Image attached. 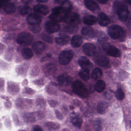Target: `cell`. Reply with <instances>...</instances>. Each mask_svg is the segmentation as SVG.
<instances>
[{"instance_id":"obj_1","label":"cell","mask_w":131,"mask_h":131,"mask_svg":"<svg viewBox=\"0 0 131 131\" xmlns=\"http://www.w3.org/2000/svg\"><path fill=\"white\" fill-rule=\"evenodd\" d=\"M114 10L121 21H125L128 19L129 11L125 4L121 2H115L114 4Z\"/></svg>"},{"instance_id":"obj_2","label":"cell","mask_w":131,"mask_h":131,"mask_svg":"<svg viewBox=\"0 0 131 131\" xmlns=\"http://www.w3.org/2000/svg\"><path fill=\"white\" fill-rule=\"evenodd\" d=\"M72 89L74 93L81 97L85 98L89 95V92L86 86L80 81H74L72 85Z\"/></svg>"},{"instance_id":"obj_3","label":"cell","mask_w":131,"mask_h":131,"mask_svg":"<svg viewBox=\"0 0 131 131\" xmlns=\"http://www.w3.org/2000/svg\"><path fill=\"white\" fill-rule=\"evenodd\" d=\"M108 34L113 39H119L122 37L124 32L123 28L117 25L111 26L108 29Z\"/></svg>"},{"instance_id":"obj_4","label":"cell","mask_w":131,"mask_h":131,"mask_svg":"<svg viewBox=\"0 0 131 131\" xmlns=\"http://www.w3.org/2000/svg\"><path fill=\"white\" fill-rule=\"evenodd\" d=\"M67 13L60 6L57 7L53 9L52 13L49 17L52 20L56 22L62 21H63L64 17Z\"/></svg>"},{"instance_id":"obj_5","label":"cell","mask_w":131,"mask_h":131,"mask_svg":"<svg viewBox=\"0 0 131 131\" xmlns=\"http://www.w3.org/2000/svg\"><path fill=\"white\" fill-rule=\"evenodd\" d=\"M74 56V53L72 50H64L61 52L58 57L59 62L60 64H68L72 59Z\"/></svg>"},{"instance_id":"obj_6","label":"cell","mask_w":131,"mask_h":131,"mask_svg":"<svg viewBox=\"0 0 131 131\" xmlns=\"http://www.w3.org/2000/svg\"><path fill=\"white\" fill-rule=\"evenodd\" d=\"M16 41L19 45L28 46L30 45L32 42L33 36L29 33L21 32L18 35Z\"/></svg>"},{"instance_id":"obj_7","label":"cell","mask_w":131,"mask_h":131,"mask_svg":"<svg viewBox=\"0 0 131 131\" xmlns=\"http://www.w3.org/2000/svg\"><path fill=\"white\" fill-rule=\"evenodd\" d=\"M103 50L106 53L111 56L114 57H119L121 55L120 50L116 47L110 45L108 43H104L102 45Z\"/></svg>"},{"instance_id":"obj_8","label":"cell","mask_w":131,"mask_h":131,"mask_svg":"<svg viewBox=\"0 0 131 131\" xmlns=\"http://www.w3.org/2000/svg\"><path fill=\"white\" fill-rule=\"evenodd\" d=\"M63 21L67 24L77 25L80 23V17L78 14L69 12L66 14Z\"/></svg>"},{"instance_id":"obj_9","label":"cell","mask_w":131,"mask_h":131,"mask_svg":"<svg viewBox=\"0 0 131 131\" xmlns=\"http://www.w3.org/2000/svg\"><path fill=\"white\" fill-rule=\"evenodd\" d=\"M45 28L49 33H53L58 31L60 29V25L54 21H47L45 25Z\"/></svg>"},{"instance_id":"obj_10","label":"cell","mask_w":131,"mask_h":131,"mask_svg":"<svg viewBox=\"0 0 131 131\" xmlns=\"http://www.w3.org/2000/svg\"><path fill=\"white\" fill-rule=\"evenodd\" d=\"M95 62L98 66L101 67L106 66L109 63L108 58L102 54H97L94 57Z\"/></svg>"},{"instance_id":"obj_11","label":"cell","mask_w":131,"mask_h":131,"mask_svg":"<svg viewBox=\"0 0 131 131\" xmlns=\"http://www.w3.org/2000/svg\"><path fill=\"white\" fill-rule=\"evenodd\" d=\"M82 50L85 55L91 56L95 55L96 51V47L92 43H86L83 46Z\"/></svg>"},{"instance_id":"obj_12","label":"cell","mask_w":131,"mask_h":131,"mask_svg":"<svg viewBox=\"0 0 131 131\" xmlns=\"http://www.w3.org/2000/svg\"><path fill=\"white\" fill-rule=\"evenodd\" d=\"M27 21L29 25H39L41 22V17L38 14L31 13L27 16Z\"/></svg>"},{"instance_id":"obj_13","label":"cell","mask_w":131,"mask_h":131,"mask_svg":"<svg viewBox=\"0 0 131 131\" xmlns=\"http://www.w3.org/2000/svg\"><path fill=\"white\" fill-rule=\"evenodd\" d=\"M84 3L85 7L93 12L97 13L99 11V6L93 0H84Z\"/></svg>"},{"instance_id":"obj_14","label":"cell","mask_w":131,"mask_h":131,"mask_svg":"<svg viewBox=\"0 0 131 131\" xmlns=\"http://www.w3.org/2000/svg\"><path fill=\"white\" fill-rule=\"evenodd\" d=\"M46 45L43 42L38 41L35 42L32 46V49L36 54H40L46 49Z\"/></svg>"},{"instance_id":"obj_15","label":"cell","mask_w":131,"mask_h":131,"mask_svg":"<svg viewBox=\"0 0 131 131\" xmlns=\"http://www.w3.org/2000/svg\"><path fill=\"white\" fill-rule=\"evenodd\" d=\"M78 63L79 66L83 69L90 70L93 67V64L92 62L85 57H81L78 60Z\"/></svg>"},{"instance_id":"obj_16","label":"cell","mask_w":131,"mask_h":131,"mask_svg":"<svg viewBox=\"0 0 131 131\" xmlns=\"http://www.w3.org/2000/svg\"><path fill=\"white\" fill-rule=\"evenodd\" d=\"M33 10L37 13L42 15H46L49 13V8L47 6L41 5V4H38L34 6L33 8Z\"/></svg>"},{"instance_id":"obj_17","label":"cell","mask_w":131,"mask_h":131,"mask_svg":"<svg viewBox=\"0 0 131 131\" xmlns=\"http://www.w3.org/2000/svg\"><path fill=\"white\" fill-rule=\"evenodd\" d=\"M72 80V78L67 75H61L57 78V81L60 85H68L71 82Z\"/></svg>"},{"instance_id":"obj_18","label":"cell","mask_w":131,"mask_h":131,"mask_svg":"<svg viewBox=\"0 0 131 131\" xmlns=\"http://www.w3.org/2000/svg\"><path fill=\"white\" fill-rule=\"evenodd\" d=\"M98 21L99 24L102 26H106L110 22L108 17L104 13H100L98 14Z\"/></svg>"},{"instance_id":"obj_19","label":"cell","mask_w":131,"mask_h":131,"mask_svg":"<svg viewBox=\"0 0 131 131\" xmlns=\"http://www.w3.org/2000/svg\"><path fill=\"white\" fill-rule=\"evenodd\" d=\"M81 34L85 38H91L94 36V31L90 27H85L81 30Z\"/></svg>"},{"instance_id":"obj_20","label":"cell","mask_w":131,"mask_h":131,"mask_svg":"<svg viewBox=\"0 0 131 131\" xmlns=\"http://www.w3.org/2000/svg\"><path fill=\"white\" fill-rule=\"evenodd\" d=\"M69 38V35L66 34H62L55 38V41L58 45H63L68 42Z\"/></svg>"},{"instance_id":"obj_21","label":"cell","mask_w":131,"mask_h":131,"mask_svg":"<svg viewBox=\"0 0 131 131\" xmlns=\"http://www.w3.org/2000/svg\"><path fill=\"white\" fill-rule=\"evenodd\" d=\"M82 42V38L79 35H75L73 36L71 39V45L74 48H77L81 46Z\"/></svg>"},{"instance_id":"obj_22","label":"cell","mask_w":131,"mask_h":131,"mask_svg":"<svg viewBox=\"0 0 131 131\" xmlns=\"http://www.w3.org/2000/svg\"><path fill=\"white\" fill-rule=\"evenodd\" d=\"M71 121L74 126L78 127H80L81 126L82 122V119L80 118V117L74 113H73V115L71 116Z\"/></svg>"},{"instance_id":"obj_23","label":"cell","mask_w":131,"mask_h":131,"mask_svg":"<svg viewBox=\"0 0 131 131\" xmlns=\"http://www.w3.org/2000/svg\"><path fill=\"white\" fill-rule=\"evenodd\" d=\"M4 10L6 13L10 14L14 13L15 12L16 7L11 3H7L4 6Z\"/></svg>"},{"instance_id":"obj_24","label":"cell","mask_w":131,"mask_h":131,"mask_svg":"<svg viewBox=\"0 0 131 131\" xmlns=\"http://www.w3.org/2000/svg\"><path fill=\"white\" fill-rule=\"evenodd\" d=\"M83 21L85 25L91 26V25H94L96 23L97 19L94 16L89 15H85L83 17Z\"/></svg>"},{"instance_id":"obj_25","label":"cell","mask_w":131,"mask_h":131,"mask_svg":"<svg viewBox=\"0 0 131 131\" xmlns=\"http://www.w3.org/2000/svg\"><path fill=\"white\" fill-rule=\"evenodd\" d=\"M102 71L99 68H96L94 69L91 74V77L94 80H98L102 76Z\"/></svg>"},{"instance_id":"obj_26","label":"cell","mask_w":131,"mask_h":131,"mask_svg":"<svg viewBox=\"0 0 131 131\" xmlns=\"http://www.w3.org/2000/svg\"><path fill=\"white\" fill-rule=\"evenodd\" d=\"M21 54L24 59H29L32 57L33 55L32 50L29 48H25L21 50Z\"/></svg>"},{"instance_id":"obj_27","label":"cell","mask_w":131,"mask_h":131,"mask_svg":"<svg viewBox=\"0 0 131 131\" xmlns=\"http://www.w3.org/2000/svg\"><path fill=\"white\" fill-rule=\"evenodd\" d=\"M107 106H108V105L106 103L104 102H99L97 105V112L100 114H104L106 111Z\"/></svg>"},{"instance_id":"obj_28","label":"cell","mask_w":131,"mask_h":131,"mask_svg":"<svg viewBox=\"0 0 131 131\" xmlns=\"http://www.w3.org/2000/svg\"><path fill=\"white\" fill-rule=\"evenodd\" d=\"M66 12H70L72 9V5L68 0H64L62 2L60 6Z\"/></svg>"},{"instance_id":"obj_29","label":"cell","mask_w":131,"mask_h":131,"mask_svg":"<svg viewBox=\"0 0 131 131\" xmlns=\"http://www.w3.org/2000/svg\"><path fill=\"white\" fill-rule=\"evenodd\" d=\"M64 30L70 33H73L76 32L78 30V26L76 24H68L64 27Z\"/></svg>"},{"instance_id":"obj_30","label":"cell","mask_w":131,"mask_h":131,"mask_svg":"<svg viewBox=\"0 0 131 131\" xmlns=\"http://www.w3.org/2000/svg\"><path fill=\"white\" fill-rule=\"evenodd\" d=\"M105 83L102 80H98L95 84V89L97 92L100 93L102 92L105 89Z\"/></svg>"},{"instance_id":"obj_31","label":"cell","mask_w":131,"mask_h":131,"mask_svg":"<svg viewBox=\"0 0 131 131\" xmlns=\"http://www.w3.org/2000/svg\"><path fill=\"white\" fill-rule=\"evenodd\" d=\"M79 77L83 80H88L90 78V70L82 69L79 73Z\"/></svg>"},{"instance_id":"obj_32","label":"cell","mask_w":131,"mask_h":131,"mask_svg":"<svg viewBox=\"0 0 131 131\" xmlns=\"http://www.w3.org/2000/svg\"><path fill=\"white\" fill-rule=\"evenodd\" d=\"M19 11L21 15H26L30 12L31 9L29 6L24 5L19 7Z\"/></svg>"},{"instance_id":"obj_33","label":"cell","mask_w":131,"mask_h":131,"mask_svg":"<svg viewBox=\"0 0 131 131\" xmlns=\"http://www.w3.org/2000/svg\"><path fill=\"white\" fill-rule=\"evenodd\" d=\"M116 96L117 98L120 100H122L124 98V94L121 88H118L116 91Z\"/></svg>"},{"instance_id":"obj_34","label":"cell","mask_w":131,"mask_h":131,"mask_svg":"<svg viewBox=\"0 0 131 131\" xmlns=\"http://www.w3.org/2000/svg\"><path fill=\"white\" fill-rule=\"evenodd\" d=\"M94 128L95 131H101L102 125L100 120H97L94 123Z\"/></svg>"},{"instance_id":"obj_35","label":"cell","mask_w":131,"mask_h":131,"mask_svg":"<svg viewBox=\"0 0 131 131\" xmlns=\"http://www.w3.org/2000/svg\"><path fill=\"white\" fill-rule=\"evenodd\" d=\"M46 69L47 70V72L49 74H52L56 70V67L55 64L51 63L46 66Z\"/></svg>"},{"instance_id":"obj_36","label":"cell","mask_w":131,"mask_h":131,"mask_svg":"<svg viewBox=\"0 0 131 131\" xmlns=\"http://www.w3.org/2000/svg\"><path fill=\"white\" fill-rule=\"evenodd\" d=\"M41 37L42 39L49 43H52V38L51 37V36L48 34H42L41 35Z\"/></svg>"},{"instance_id":"obj_37","label":"cell","mask_w":131,"mask_h":131,"mask_svg":"<svg viewBox=\"0 0 131 131\" xmlns=\"http://www.w3.org/2000/svg\"><path fill=\"white\" fill-rule=\"evenodd\" d=\"M29 28L31 31L35 32V33H37V32H39L40 30V27L39 25H30Z\"/></svg>"},{"instance_id":"obj_38","label":"cell","mask_w":131,"mask_h":131,"mask_svg":"<svg viewBox=\"0 0 131 131\" xmlns=\"http://www.w3.org/2000/svg\"><path fill=\"white\" fill-rule=\"evenodd\" d=\"M32 131H42V129L39 126L35 125L33 127Z\"/></svg>"},{"instance_id":"obj_39","label":"cell","mask_w":131,"mask_h":131,"mask_svg":"<svg viewBox=\"0 0 131 131\" xmlns=\"http://www.w3.org/2000/svg\"><path fill=\"white\" fill-rule=\"evenodd\" d=\"M9 1V0H0V8L4 6V5L8 3Z\"/></svg>"},{"instance_id":"obj_40","label":"cell","mask_w":131,"mask_h":131,"mask_svg":"<svg viewBox=\"0 0 131 131\" xmlns=\"http://www.w3.org/2000/svg\"><path fill=\"white\" fill-rule=\"evenodd\" d=\"M101 35L99 36V39H100V40H106V39H107V38L106 37L105 35L103 33H101Z\"/></svg>"},{"instance_id":"obj_41","label":"cell","mask_w":131,"mask_h":131,"mask_svg":"<svg viewBox=\"0 0 131 131\" xmlns=\"http://www.w3.org/2000/svg\"><path fill=\"white\" fill-rule=\"evenodd\" d=\"M32 0H21V2L25 4H28L30 3Z\"/></svg>"},{"instance_id":"obj_42","label":"cell","mask_w":131,"mask_h":131,"mask_svg":"<svg viewBox=\"0 0 131 131\" xmlns=\"http://www.w3.org/2000/svg\"><path fill=\"white\" fill-rule=\"evenodd\" d=\"M97 2H98L99 3L102 4H104L105 3H106V2H107V0H96Z\"/></svg>"},{"instance_id":"obj_43","label":"cell","mask_w":131,"mask_h":131,"mask_svg":"<svg viewBox=\"0 0 131 131\" xmlns=\"http://www.w3.org/2000/svg\"><path fill=\"white\" fill-rule=\"evenodd\" d=\"M56 115H57V117H58V118H59V117H62V115H61V114H60V113L58 112V111H56Z\"/></svg>"},{"instance_id":"obj_44","label":"cell","mask_w":131,"mask_h":131,"mask_svg":"<svg viewBox=\"0 0 131 131\" xmlns=\"http://www.w3.org/2000/svg\"><path fill=\"white\" fill-rule=\"evenodd\" d=\"M48 1V0H36V1L38 3H45Z\"/></svg>"},{"instance_id":"obj_45","label":"cell","mask_w":131,"mask_h":131,"mask_svg":"<svg viewBox=\"0 0 131 131\" xmlns=\"http://www.w3.org/2000/svg\"><path fill=\"white\" fill-rule=\"evenodd\" d=\"M61 0H54V2L56 3H59L60 2Z\"/></svg>"},{"instance_id":"obj_46","label":"cell","mask_w":131,"mask_h":131,"mask_svg":"<svg viewBox=\"0 0 131 131\" xmlns=\"http://www.w3.org/2000/svg\"><path fill=\"white\" fill-rule=\"evenodd\" d=\"M125 1L126 2H127L128 4H130V0H125Z\"/></svg>"},{"instance_id":"obj_47","label":"cell","mask_w":131,"mask_h":131,"mask_svg":"<svg viewBox=\"0 0 131 131\" xmlns=\"http://www.w3.org/2000/svg\"><path fill=\"white\" fill-rule=\"evenodd\" d=\"M19 131H26V130H23V129H21V130H19Z\"/></svg>"}]
</instances>
